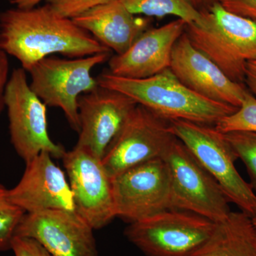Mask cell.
Wrapping results in <instances>:
<instances>
[{"label":"cell","instance_id":"6da1fadb","mask_svg":"<svg viewBox=\"0 0 256 256\" xmlns=\"http://www.w3.org/2000/svg\"><path fill=\"white\" fill-rule=\"evenodd\" d=\"M0 48L16 58L26 72L37 62L54 54L75 58L111 53L72 18L60 16L48 4L2 12Z\"/></svg>","mask_w":256,"mask_h":256},{"label":"cell","instance_id":"7a4b0ae2","mask_svg":"<svg viewBox=\"0 0 256 256\" xmlns=\"http://www.w3.org/2000/svg\"><path fill=\"white\" fill-rule=\"evenodd\" d=\"M99 86L127 96L168 121H190L216 126L238 108L216 102L190 90L170 68L146 78L118 76L102 72L98 76Z\"/></svg>","mask_w":256,"mask_h":256},{"label":"cell","instance_id":"3957f363","mask_svg":"<svg viewBox=\"0 0 256 256\" xmlns=\"http://www.w3.org/2000/svg\"><path fill=\"white\" fill-rule=\"evenodd\" d=\"M200 12V22L186 24L188 40L230 80L244 84L247 64L256 58V22L230 12L218 2Z\"/></svg>","mask_w":256,"mask_h":256},{"label":"cell","instance_id":"277c9868","mask_svg":"<svg viewBox=\"0 0 256 256\" xmlns=\"http://www.w3.org/2000/svg\"><path fill=\"white\" fill-rule=\"evenodd\" d=\"M175 138L188 148L197 161L220 185L229 202L250 218L256 216V193L239 174L238 159L223 132L215 126L190 121H170Z\"/></svg>","mask_w":256,"mask_h":256},{"label":"cell","instance_id":"5b68a950","mask_svg":"<svg viewBox=\"0 0 256 256\" xmlns=\"http://www.w3.org/2000/svg\"><path fill=\"white\" fill-rule=\"evenodd\" d=\"M110 56V52L82 58L46 57L28 70L30 87L45 105L62 109L70 127L78 132L79 97L98 86L92 70Z\"/></svg>","mask_w":256,"mask_h":256},{"label":"cell","instance_id":"8992f818","mask_svg":"<svg viewBox=\"0 0 256 256\" xmlns=\"http://www.w3.org/2000/svg\"><path fill=\"white\" fill-rule=\"evenodd\" d=\"M169 172L172 210L192 212L217 224L232 210L220 185L180 140L175 138L162 156Z\"/></svg>","mask_w":256,"mask_h":256},{"label":"cell","instance_id":"52a82bcc","mask_svg":"<svg viewBox=\"0 0 256 256\" xmlns=\"http://www.w3.org/2000/svg\"><path fill=\"white\" fill-rule=\"evenodd\" d=\"M10 140L25 163L42 152L62 159L65 148L50 139L47 124V106L32 90L26 72L15 68L10 75L4 95Z\"/></svg>","mask_w":256,"mask_h":256},{"label":"cell","instance_id":"ba28073f","mask_svg":"<svg viewBox=\"0 0 256 256\" xmlns=\"http://www.w3.org/2000/svg\"><path fill=\"white\" fill-rule=\"evenodd\" d=\"M216 224L178 210L130 224L124 235L146 256H188L210 238Z\"/></svg>","mask_w":256,"mask_h":256},{"label":"cell","instance_id":"9c48e42d","mask_svg":"<svg viewBox=\"0 0 256 256\" xmlns=\"http://www.w3.org/2000/svg\"><path fill=\"white\" fill-rule=\"evenodd\" d=\"M174 138L170 121L138 104L101 160L112 178L136 165L162 158Z\"/></svg>","mask_w":256,"mask_h":256},{"label":"cell","instance_id":"30bf717a","mask_svg":"<svg viewBox=\"0 0 256 256\" xmlns=\"http://www.w3.org/2000/svg\"><path fill=\"white\" fill-rule=\"evenodd\" d=\"M114 214L130 224L172 210L169 172L162 158L130 168L112 178Z\"/></svg>","mask_w":256,"mask_h":256},{"label":"cell","instance_id":"8fae6325","mask_svg":"<svg viewBox=\"0 0 256 256\" xmlns=\"http://www.w3.org/2000/svg\"><path fill=\"white\" fill-rule=\"evenodd\" d=\"M62 160L73 192L77 213L94 230L104 228L116 216L112 178L102 160L77 146L66 151Z\"/></svg>","mask_w":256,"mask_h":256},{"label":"cell","instance_id":"7c38bea8","mask_svg":"<svg viewBox=\"0 0 256 256\" xmlns=\"http://www.w3.org/2000/svg\"><path fill=\"white\" fill-rule=\"evenodd\" d=\"M15 236L34 239L52 256H98L94 228L77 212L25 214Z\"/></svg>","mask_w":256,"mask_h":256},{"label":"cell","instance_id":"4fadbf2b","mask_svg":"<svg viewBox=\"0 0 256 256\" xmlns=\"http://www.w3.org/2000/svg\"><path fill=\"white\" fill-rule=\"evenodd\" d=\"M138 104L120 92L98 86L78 101L80 130L76 146L102 160Z\"/></svg>","mask_w":256,"mask_h":256},{"label":"cell","instance_id":"5bb4252c","mask_svg":"<svg viewBox=\"0 0 256 256\" xmlns=\"http://www.w3.org/2000/svg\"><path fill=\"white\" fill-rule=\"evenodd\" d=\"M25 164L22 178L9 190L13 203L26 214L47 210L76 212L68 178L50 153L42 152Z\"/></svg>","mask_w":256,"mask_h":256},{"label":"cell","instance_id":"9a60e30c","mask_svg":"<svg viewBox=\"0 0 256 256\" xmlns=\"http://www.w3.org/2000/svg\"><path fill=\"white\" fill-rule=\"evenodd\" d=\"M170 68L190 90L216 102L239 108L249 92L197 50L185 32L175 43Z\"/></svg>","mask_w":256,"mask_h":256},{"label":"cell","instance_id":"2e32d148","mask_svg":"<svg viewBox=\"0 0 256 256\" xmlns=\"http://www.w3.org/2000/svg\"><path fill=\"white\" fill-rule=\"evenodd\" d=\"M186 23L178 18L158 28H148L122 54L108 60L109 72L130 78H146L170 68L175 43Z\"/></svg>","mask_w":256,"mask_h":256},{"label":"cell","instance_id":"e0dca14e","mask_svg":"<svg viewBox=\"0 0 256 256\" xmlns=\"http://www.w3.org/2000/svg\"><path fill=\"white\" fill-rule=\"evenodd\" d=\"M116 54H122L149 28V18L131 13L121 0H112L72 18Z\"/></svg>","mask_w":256,"mask_h":256},{"label":"cell","instance_id":"ac0fdd59","mask_svg":"<svg viewBox=\"0 0 256 256\" xmlns=\"http://www.w3.org/2000/svg\"><path fill=\"white\" fill-rule=\"evenodd\" d=\"M188 256H256V228L244 212H230L216 224L204 244Z\"/></svg>","mask_w":256,"mask_h":256},{"label":"cell","instance_id":"d6986e66","mask_svg":"<svg viewBox=\"0 0 256 256\" xmlns=\"http://www.w3.org/2000/svg\"><path fill=\"white\" fill-rule=\"evenodd\" d=\"M132 14H142L148 18L175 16L190 24L198 23L202 20L201 12L192 0H121Z\"/></svg>","mask_w":256,"mask_h":256},{"label":"cell","instance_id":"ffe728a7","mask_svg":"<svg viewBox=\"0 0 256 256\" xmlns=\"http://www.w3.org/2000/svg\"><path fill=\"white\" fill-rule=\"evenodd\" d=\"M25 214L12 201L9 190L0 184V252L11 249L12 240Z\"/></svg>","mask_w":256,"mask_h":256},{"label":"cell","instance_id":"44dd1931","mask_svg":"<svg viewBox=\"0 0 256 256\" xmlns=\"http://www.w3.org/2000/svg\"><path fill=\"white\" fill-rule=\"evenodd\" d=\"M224 134L236 154L246 165L250 184L256 193V132L233 131Z\"/></svg>","mask_w":256,"mask_h":256},{"label":"cell","instance_id":"7402d4cb","mask_svg":"<svg viewBox=\"0 0 256 256\" xmlns=\"http://www.w3.org/2000/svg\"><path fill=\"white\" fill-rule=\"evenodd\" d=\"M215 127L223 133L233 131L256 132V98L248 92L237 110L220 120Z\"/></svg>","mask_w":256,"mask_h":256},{"label":"cell","instance_id":"603a6c76","mask_svg":"<svg viewBox=\"0 0 256 256\" xmlns=\"http://www.w3.org/2000/svg\"><path fill=\"white\" fill-rule=\"evenodd\" d=\"M112 0H48L52 10L60 16L73 18L88 10Z\"/></svg>","mask_w":256,"mask_h":256},{"label":"cell","instance_id":"cb8c5ba5","mask_svg":"<svg viewBox=\"0 0 256 256\" xmlns=\"http://www.w3.org/2000/svg\"><path fill=\"white\" fill-rule=\"evenodd\" d=\"M14 256H52L40 242L28 237L14 236L11 249Z\"/></svg>","mask_w":256,"mask_h":256},{"label":"cell","instance_id":"d4e9b609","mask_svg":"<svg viewBox=\"0 0 256 256\" xmlns=\"http://www.w3.org/2000/svg\"><path fill=\"white\" fill-rule=\"evenodd\" d=\"M226 10L256 22V0H217Z\"/></svg>","mask_w":256,"mask_h":256},{"label":"cell","instance_id":"484cf974","mask_svg":"<svg viewBox=\"0 0 256 256\" xmlns=\"http://www.w3.org/2000/svg\"><path fill=\"white\" fill-rule=\"evenodd\" d=\"M8 54L0 48V114L4 106V95L9 82V60Z\"/></svg>","mask_w":256,"mask_h":256},{"label":"cell","instance_id":"4316f807","mask_svg":"<svg viewBox=\"0 0 256 256\" xmlns=\"http://www.w3.org/2000/svg\"><path fill=\"white\" fill-rule=\"evenodd\" d=\"M249 92L256 98V58L247 64L245 72V80Z\"/></svg>","mask_w":256,"mask_h":256},{"label":"cell","instance_id":"83f0119b","mask_svg":"<svg viewBox=\"0 0 256 256\" xmlns=\"http://www.w3.org/2000/svg\"><path fill=\"white\" fill-rule=\"evenodd\" d=\"M8 1L12 4H14L16 8L26 10L36 8L37 4L44 0H8Z\"/></svg>","mask_w":256,"mask_h":256},{"label":"cell","instance_id":"f1b7e54d","mask_svg":"<svg viewBox=\"0 0 256 256\" xmlns=\"http://www.w3.org/2000/svg\"><path fill=\"white\" fill-rule=\"evenodd\" d=\"M215 2H217V0H194V5L200 11Z\"/></svg>","mask_w":256,"mask_h":256},{"label":"cell","instance_id":"f546056e","mask_svg":"<svg viewBox=\"0 0 256 256\" xmlns=\"http://www.w3.org/2000/svg\"><path fill=\"white\" fill-rule=\"evenodd\" d=\"M252 224H254V226H255V228H256V216L252 217Z\"/></svg>","mask_w":256,"mask_h":256},{"label":"cell","instance_id":"4dcf8cb0","mask_svg":"<svg viewBox=\"0 0 256 256\" xmlns=\"http://www.w3.org/2000/svg\"><path fill=\"white\" fill-rule=\"evenodd\" d=\"M192 3L194 4V0H192Z\"/></svg>","mask_w":256,"mask_h":256}]
</instances>
